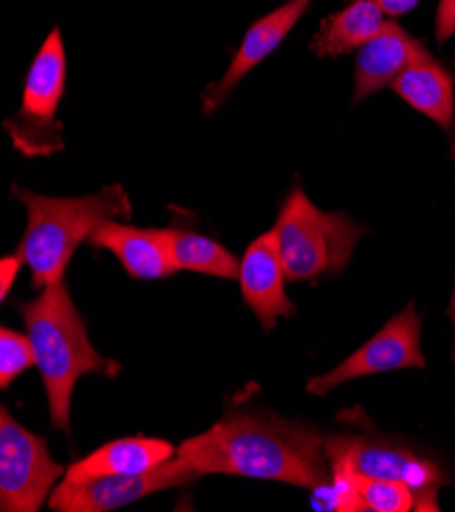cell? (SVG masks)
<instances>
[{
    "mask_svg": "<svg viewBox=\"0 0 455 512\" xmlns=\"http://www.w3.org/2000/svg\"><path fill=\"white\" fill-rule=\"evenodd\" d=\"M327 437L270 411L233 408L182 441L176 457L198 476H241L317 490L329 482Z\"/></svg>",
    "mask_w": 455,
    "mask_h": 512,
    "instance_id": "cell-1",
    "label": "cell"
},
{
    "mask_svg": "<svg viewBox=\"0 0 455 512\" xmlns=\"http://www.w3.org/2000/svg\"><path fill=\"white\" fill-rule=\"evenodd\" d=\"M17 309L33 343L35 368L47 394L49 421L54 429L70 433L72 394L78 380L84 374L115 378L121 364L100 355L90 343L64 278L45 286L35 300L19 302Z\"/></svg>",
    "mask_w": 455,
    "mask_h": 512,
    "instance_id": "cell-2",
    "label": "cell"
},
{
    "mask_svg": "<svg viewBox=\"0 0 455 512\" xmlns=\"http://www.w3.org/2000/svg\"><path fill=\"white\" fill-rule=\"evenodd\" d=\"M13 196L27 211V229L17 255L31 270L33 286L43 290L64 278L80 243L107 221L129 219L131 198L119 184L86 196H43L13 186Z\"/></svg>",
    "mask_w": 455,
    "mask_h": 512,
    "instance_id": "cell-3",
    "label": "cell"
},
{
    "mask_svg": "<svg viewBox=\"0 0 455 512\" xmlns=\"http://www.w3.org/2000/svg\"><path fill=\"white\" fill-rule=\"evenodd\" d=\"M290 282H311L343 272L368 227L345 213H325L296 186L272 229Z\"/></svg>",
    "mask_w": 455,
    "mask_h": 512,
    "instance_id": "cell-4",
    "label": "cell"
},
{
    "mask_svg": "<svg viewBox=\"0 0 455 512\" xmlns=\"http://www.w3.org/2000/svg\"><path fill=\"white\" fill-rule=\"evenodd\" d=\"M66 74L68 62L62 31L54 27L29 66L17 115L5 121L13 147L25 158H47L66 147L64 125L58 121Z\"/></svg>",
    "mask_w": 455,
    "mask_h": 512,
    "instance_id": "cell-5",
    "label": "cell"
},
{
    "mask_svg": "<svg viewBox=\"0 0 455 512\" xmlns=\"http://www.w3.org/2000/svg\"><path fill=\"white\" fill-rule=\"evenodd\" d=\"M62 476L66 468L49 455L47 441L0 408V510L37 512Z\"/></svg>",
    "mask_w": 455,
    "mask_h": 512,
    "instance_id": "cell-6",
    "label": "cell"
},
{
    "mask_svg": "<svg viewBox=\"0 0 455 512\" xmlns=\"http://www.w3.org/2000/svg\"><path fill=\"white\" fill-rule=\"evenodd\" d=\"M423 317L415 311V304H407L396 317H392L368 343L351 353L337 368L327 374L315 376L307 382V392L325 396L329 390L374 374L394 372L427 366L421 349Z\"/></svg>",
    "mask_w": 455,
    "mask_h": 512,
    "instance_id": "cell-7",
    "label": "cell"
},
{
    "mask_svg": "<svg viewBox=\"0 0 455 512\" xmlns=\"http://www.w3.org/2000/svg\"><path fill=\"white\" fill-rule=\"evenodd\" d=\"M200 476L176 455L158 468L135 476H103L90 480H62L49 496L56 512H109L151 494L188 486Z\"/></svg>",
    "mask_w": 455,
    "mask_h": 512,
    "instance_id": "cell-8",
    "label": "cell"
},
{
    "mask_svg": "<svg viewBox=\"0 0 455 512\" xmlns=\"http://www.w3.org/2000/svg\"><path fill=\"white\" fill-rule=\"evenodd\" d=\"M237 280L245 304L254 311L264 331L276 329L280 317L290 319L296 315V304L286 294L288 276L272 231L249 243Z\"/></svg>",
    "mask_w": 455,
    "mask_h": 512,
    "instance_id": "cell-9",
    "label": "cell"
},
{
    "mask_svg": "<svg viewBox=\"0 0 455 512\" xmlns=\"http://www.w3.org/2000/svg\"><path fill=\"white\" fill-rule=\"evenodd\" d=\"M309 7L311 0H286L282 7L274 9L251 25L227 72L217 82L207 86L205 94H202V113H215L225 98L235 90V86L258 64H262L274 49H278V45L294 29L300 17L309 11Z\"/></svg>",
    "mask_w": 455,
    "mask_h": 512,
    "instance_id": "cell-10",
    "label": "cell"
},
{
    "mask_svg": "<svg viewBox=\"0 0 455 512\" xmlns=\"http://www.w3.org/2000/svg\"><path fill=\"white\" fill-rule=\"evenodd\" d=\"M349 462L358 474L368 478L398 480L409 484L421 494L419 510H439L435 502V490L443 482L441 470L427 459L394 445H384L378 441L343 437Z\"/></svg>",
    "mask_w": 455,
    "mask_h": 512,
    "instance_id": "cell-11",
    "label": "cell"
},
{
    "mask_svg": "<svg viewBox=\"0 0 455 512\" xmlns=\"http://www.w3.org/2000/svg\"><path fill=\"white\" fill-rule=\"evenodd\" d=\"M427 54L429 51L421 41L404 31L396 21L388 19L384 27L358 49L353 100L362 102L382 88L392 86L404 70Z\"/></svg>",
    "mask_w": 455,
    "mask_h": 512,
    "instance_id": "cell-12",
    "label": "cell"
},
{
    "mask_svg": "<svg viewBox=\"0 0 455 512\" xmlns=\"http://www.w3.org/2000/svg\"><path fill=\"white\" fill-rule=\"evenodd\" d=\"M86 243L115 253L123 270L135 280H164L176 272L170 258L168 229H139L127 223L107 221Z\"/></svg>",
    "mask_w": 455,
    "mask_h": 512,
    "instance_id": "cell-13",
    "label": "cell"
},
{
    "mask_svg": "<svg viewBox=\"0 0 455 512\" xmlns=\"http://www.w3.org/2000/svg\"><path fill=\"white\" fill-rule=\"evenodd\" d=\"M170 441L158 437H123L105 443L86 457L78 459L68 470L64 480H90L103 476H135L158 468L176 455Z\"/></svg>",
    "mask_w": 455,
    "mask_h": 512,
    "instance_id": "cell-14",
    "label": "cell"
},
{
    "mask_svg": "<svg viewBox=\"0 0 455 512\" xmlns=\"http://www.w3.org/2000/svg\"><path fill=\"white\" fill-rule=\"evenodd\" d=\"M394 92L415 111L437 123L445 133L455 131V82L431 54L419 58L392 84Z\"/></svg>",
    "mask_w": 455,
    "mask_h": 512,
    "instance_id": "cell-15",
    "label": "cell"
},
{
    "mask_svg": "<svg viewBox=\"0 0 455 512\" xmlns=\"http://www.w3.org/2000/svg\"><path fill=\"white\" fill-rule=\"evenodd\" d=\"M376 0H356L327 17L313 37L311 49L319 58H339L368 43L386 23Z\"/></svg>",
    "mask_w": 455,
    "mask_h": 512,
    "instance_id": "cell-16",
    "label": "cell"
},
{
    "mask_svg": "<svg viewBox=\"0 0 455 512\" xmlns=\"http://www.w3.org/2000/svg\"><path fill=\"white\" fill-rule=\"evenodd\" d=\"M168 247L176 272H198L221 280H237L241 262L219 241L196 231L168 227Z\"/></svg>",
    "mask_w": 455,
    "mask_h": 512,
    "instance_id": "cell-17",
    "label": "cell"
},
{
    "mask_svg": "<svg viewBox=\"0 0 455 512\" xmlns=\"http://www.w3.org/2000/svg\"><path fill=\"white\" fill-rule=\"evenodd\" d=\"M356 490L362 510L372 512H409L419 506V492L398 480L368 478L356 472Z\"/></svg>",
    "mask_w": 455,
    "mask_h": 512,
    "instance_id": "cell-18",
    "label": "cell"
},
{
    "mask_svg": "<svg viewBox=\"0 0 455 512\" xmlns=\"http://www.w3.org/2000/svg\"><path fill=\"white\" fill-rule=\"evenodd\" d=\"M35 366V351L29 335L0 329V386L7 390L23 372Z\"/></svg>",
    "mask_w": 455,
    "mask_h": 512,
    "instance_id": "cell-19",
    "label": "cell"
},
{
    "mask_svg": "<svg viewBox=\"0 0 455 512\" xmlns=\"http://www.w3.org/2000/svg\"><path fill=\"white\" fill-rule=\"evenodd\" d=\"M435 35L439 43H445L455 35V0H439L435 15Z\"/></svg>",
    "mask_w": 455,
    "mask_h": 512,
    "instance_id": "cell-20",
    "label": "cell"
},
{
    "mask_svg": "<svg viewBox=\"0 0 455 512\" xmlns=\"http://www.w3.org/2000/svg\"><path fill=\"white\" fill-rule=\"evenodd\" d=\"M23 260L19 258V255H7V258L0 260V298L7 300L17 276H19V270H21Z\"/></svg>",
    "mask_w": 455,
    "mask_h": 512,
    "instance_id": "cell-21",
    "label": "cell"
},
{
    "mask_svg": "<svg viewBox=\"0 0 455 512\" xmlns=\"http://www.w3.org/2000/svg\"><path fill=\"white\" fill-rule=\"evenodd\" d=\"M376 3L386 13V17L396 19V17L411 13L417 7L419 0H376Z\"/></svg>",
    "mask_w": 455,
    "mask_h": 512,
    "instance_id": "cell-22",
    "label": "cell"
},
{
    "mask_svg": "<svg viewBox=\"0 0 455 512\" xmlns=\"http://www.w3.org/2000/svg\"><path fill=\"white\" fill-rule=\"evenodd\" d=\"M449 317L453 321V329H455V288H453V296H451V306H449Z\"/></svg>",
    "mask_w": 455,
    "mask_h": 512,
    "instance_id": "cell-23",
    "label": "cell"
}]
</instances>
